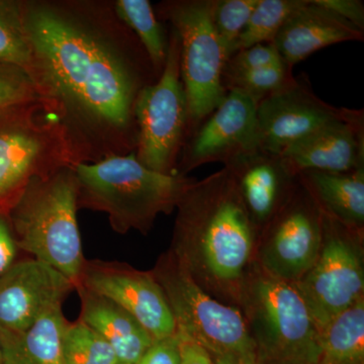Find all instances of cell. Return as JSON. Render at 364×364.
<instances>
[{"label":"cell","instance_id":"cell-1","mask_svg":"<svg viewBox=\"0 0 364 364\" xmlns=\"http://www.w3.org/2000/svg\"><path fill=\"white\" fill-rule=\"evenodd\" d=\"M41 97L80 163L135 152L136 98L158 79L107 0H21Z\"/></svg>","mask_w":364,"mask_h":364},{"label":"cell","instance_id":"cell-2","mask_svg":"<svg viewBox=\"0 0 364 364\" xmlns=\"http://www.w3.org/2000/svg\"><path fill=\"white\" fill-rule=\"evenodd\" d=\"M172 252L191 277L239 289L255 238L252 218L229 166L189 183L177 205Z\"/></svg>","mask_w":364,"mask_h":364},{"label":"cell","instance_id":"cell-3","mask_svg":"<svg viewBox=\"0 0 364 364\" xmlns=\"http://www.w3.org/2000/svg\"><path fill=\"white\" fill-rule=\"evenodd\" d=\"M78 181V210L102 212L116 233H148L160 214L176 210L193 179L153 171L135 152L74 166Z\"/></svg>","mask_w":364,"mask_h":364},{"label":"cell","instance_id":"cell-4","mask_svg":"<svg viewBox=\"0 0 364 364\" xmlns=\"http://www.w3.org/2000/svg\"><path fill=\"white\" fill-rule=\"evenodd\" d=\"M74 167L33 179L7 215L18 250L44 261L77 286L85 257L77 221Z\"/></svg>","mask_w":364,"mask_h":364},{"label":"cell","instance_id":"cell-5","mask_svg":"<svg viewBox=\"0 0 364 364\" xmlns=\"http://www.w3.org/2000/svg\"><path fill=\"white\" fill-rule=\"evenodd\" d=\"M80 164L58 114L43 100L0 111V215L31 181Z\"/></svg>","mask_w":364,"mask_h":364},{"label":"cell","instance_id":"cell-6","mask_svg":"<svg viewBox=\"0 0 364 364\" xmlns=\"http://www.w3.org/2000/svg\"><path fill=\"white\" fill-rule=\"evenodd\" d=\"M258 364H320V330L294 282L265 272L241 289Z\"/></svg>","mask_w":364,"mask_h":364},{"label":"cell","instance_id":"cell-7","mask_svg":"<svg viewBox=\"0 0 364 364\" xmlns=\"http://www.w3.org/2000/svg\"><path fill=\"white\" fill-rule=\"evenodd\" d=\"M152 273L167 299L177 331L203 345L214 358L258 364L245 317L208 296L171 250L160 257Z\"/></svg>","mask_w":364,"mask_h":364},{"label":"cell","instance_id":"cell-8","mask_svg":"<svg viewBox=\"0 0 364 364\" xmlns=\"http://www.w3.org/2000/svg\"><path fill=\"white\" fill-rule=\"evenodd\" d=\"M215 0H167L158 4L181 41L182 83L188 102V138L221 104L227 90L223 72L227 55L213 21ZM186 138V139H188Z\"/></svg>","mask_w":364,"mask_h":364},{"label":"cell","instance_id":"cell-9","mask_svg":"<svg viewBox=\"0 0 364 364\" xmlns=\"http://www.w3.org/2000/svg\"><path fill=\"white\" fill-rule=\"evenodd\" d=\"M181 41L172 28L161 75L141 91L135 107L136 160L166 176L179 174V157L188 138V102L181 79Z\"/></svg>","mask_w":364,"mask_h":364},{"label":"cell","instance_id":"cell-10","mask_svg":"<svg viewBox=\"0 0 364 364\" xmlns=\"http://www.w3.org/2000/svg\"><path fill=\"white\" fill-rule=\"evenodd\" d=\"M353 231L358 230L322 210L320 255L313 267L294 282L318 330L364 298L363 262L352 240Z\"/></svg>","mask_w":364,"mask_h":364},{"label":"cell","instance_id":"cell-11","mask_svg":"<svg viewBox=\"0 0 364 364\" xmlns=\"http://www.w3.org/2000/svg\"><path fill=\"white\" fill-rule=\"evenodd\" d=\"M301 181V193L291 188L268 222L272 225L261 253L262 269L289 282H298L313 267L322 248V210Z\"/></svg>","mask_w":364,"mask_h":364},{"label":"cell","instance_id":"cell-12","mask_svg":"<svg viewBox=\"0 0 364 364\" xmlns=\"http://www.w3.org/2000/svg\"><path fill=\"white\" fill-rule=\"evenodd\" d=\"M257 102L245 93L228 90L221 104L186 139L179 158L178 173L212 162L225 166L259 151Z\"/></svg>","mask_w":364,"mask_h":364},{"label":"cell","instance_id":"cell-13","mask_svg":"<svg viewBox=\"0 0 364 364\" xmlns=\"http://www.w3.org/2000/svg\"><path fill=\"white\" fill-rule=\"evenodd\" d=\"M77 287H85L122 306L154 340L176 333L173 315L152 272H142L119 261L86 259Z\"/></svg>","mask_w":364,"mask_h":364},{"label":"cell","instance_id":"cell-14","mask_svg":"<svg viewBox=\"0 0 364 364\" xmlns=\"http://www.w3.org/2000/svg\"><path fill=\"white\" fill-rule=\"evenodd\" d=\"M345 112L344 107H333L321 100L305 75L294 76L257 104L259 149L279 156L291 144L325 124L343 119Z\"/></svg>","mask_w":364,"mask_h":364},{"label":"cell","instance_id":"cell-15","mask_svg":"<svg viewBox=\"0 0 364 364\" xmlns=\"http://www.w3.org/2000/svg\"><path fill=\"white\" fill-rule=\"evenodd\" d=\"M74 289L71 280L44 261L18 258L0 277V331L28 329L62 308Z\"/></svg>","mask_w":364,"mask_h":364},{"label":"cell","instance_id":"cell-16","mask_svg":"<svg viewBox=\"0 0 364 364\" xmlns=\"http://www.w3.org/2000/svg\"><path fill=\"white\" fill-rule=\"evenodd\" d=\"M363 111L346 109L343 119L321 127L279 155L291 176L306 171L342 173L364 167Z\"/></svg>","mask_w":364,"mask_h":364},{"label":"cell","instance_id":"cell-17","mask_svg":"<svg viewBox=\"0 0 364 364\" xmlns=\"http://www.w3.org/2000/svg\"><path fill=\"white\" fill-rule=\"evenodd\" d=\"M363 39V31L320 6L316 0H306L280 28L272 44L282 60L293 68L323 48Z\"/></svg>","mask_w":364,"mask_h":364},{"label":"cell","instance_id":"cell-18","mask_svg":"<svg viewBox=\"0 0 364 364\" xmlns=\"http://www.w3.org/2000/svg\"><path fill=\"white\" fill-rule=\"evenodd\" d=\"M227 166L236 176L254 224H267L286 200L296 177L287 172L279 156L260 150Z\"/></svg>","mask_w":364,"mask_h":364},{"label":"cell","instance_id":"cell-19","mask_svg":"<svg viewBox=\"0 0 364 364\" xmlns=\"http://www.w3.org/2000/svg\"><path fill=\"white\" fill-rule=\"evenodd\" d=\"M75 291L81 301L79 318L109 344L119 363H138L154 342L149 332L111 299L85 287Z\"/></svg>","mask_w":364,"mask_h":364},{"label":"cell","instance_id":"cell-20","mask_svg":"<svg viewBox=\"0 0 364 364\" xmlns=\"http://www.w3.org/2000/svg\"><path fill=\"white\" fill-rule=\"evenodd\" d=\"M299 176L323 212L351 229L363 227L364 167L342 173L306 171Z\"/></svg>","mask_w":364,"mask_h":364},{"label":"cell","instance_id":"cell-21","mask_svg":"<svg viewBox=\"0 0 364 364\" xmlns=\"http://www.w3.org/2000/svg\"><path fill=\"white\" fill-rule=\"evenodd\" d=\"M67 323L58 308L23 331H0L2 364H63L62 337Z\"/></svg>","mask_w":364,"mask_h":364},{"label":"cell","instance_id":"cell-22","mask_svg":"<svg viewBox=\"0 0 364 364\" xmlns=\"http://www.w3.org/2000/svg\"><path fill=\"white\" fill-rule=\"evenodd\" d=\"M320 364H364V298L320 330Z\"/></svg>","mask_w":364,"mask_h":364},{"label":"cell","instance_id":"cell-23","mask_svg":"<svg viewBox=\"0 0 364 364\" xmlns=\"http://www.w3.org/2000/svg\"><path fill=\"white\" fill-rule=\"evenodd\" d=\"M112 4L117 16L140 41L159 78L166 63L169 37L152 4L149 0H116Z\"/></svg>","mask_w":364,"mask_h":364},{"label":"cell","instance_id":"cell-24","mask_svg":"<svg viewBox=\"0 0 364 364\" xmlns=\"http://www.w3.org/2000/svg\"><path fill=\"white\" fill-rule=\"evenodd\" d=\"M0 64L18 67L37 86V65L23 28L21 0H0Z\"/></svg>","mask_w":364,"mask_h":364},{"label":"cell","instance_id":"cell-25","mask_svg":"<svg viewBox=\"0 0 364 364\" xmlns=\"http://www.w3.org/2000/svg\"><path fill=\"white\" fill-rule=\"evenodd\" d=\"M306 0H259L251 14L247 25L239 36L234 53L252 46L269 44L277 37L289 16Z\"/></svg>","mask_w":364,"mask_h":364},{"label":"cell","instance_id":"cell-26","mask_svg":"<svg viewBox=\"0 0 364 364\" xmlns=\"http://www.w3.org/2000/svg\"><path fill=\"white\" fill-rule=\"evenodd\" d=\"M63 364H119L109 344L78 318L67 323L62 337Z\"/></svg>","mask_w":364,"mask_h":364},{"label":"cell","instance_id":"cell-27","mask_svg":"<svg viewBox=\"0 0 364 364\" xmlns=\"http://www.w3.org/2000/svg\"><path fill=\"white\" fill-rule=\"evenodd\" d=\"M293 68L286 62L223 77L226 90H238L256 102L280 90L293 79Z\"/></svg>","mask_w":364,"mask_h":364},{"label":"cell","instance_id":"cell-28","mask_svg":"<svg viewBox=\"0 0 364 364\" xmlns=\"http://www.w3.org/2000/svg\"><path fill=\"white\" fill-rule=\"evenodd\" d=\"M259 0H215L213 21L227 58L234 54L239 36Z\"/></svg>","mask_w":364,"mask_h":364},{"label":"cell","instance_id":"cell-29","mask_svg":"<svg viewBox=\"0 0 364 364\" xmlns=\"http://www.w3.org/2000/svg\"><path fill=\"white\" fill-rule=\"evenodd\" d=\"M37 100L43 98L25 71L18 67L0 64V111Z\"/></svg>","mask_w":364,"mask_h":364},{"label":"cell","instance_id":"cell-30","mask_svg":"<svg viewBox=\"0 0 364 364\" xmlns=\"http://www.w3.org/2000/svg\"><path fill=\"white\" fill-rule=\"evenodd\" d=\"M282 62L284 61L272 43L252 46L246 49L239 50L227 60L223 77L275 65Z\"/></svg>","mask_w":364,"mask_h":364},{"label":"cell","instance_id":"cell-31","mask_svg":"<svg viewBox=\"0 0 364 364\" xmlns=\"http://www.w3.org/2000/svg\"><path fill=\"white\" fill-rule=\"evenodd\" d=\"M181 347L177 334L154 340L149 349L144 353L136 364H179Z\"/></svg>","mask_w":364,"mask_h":364},{"label":"cell","instance_id":"cell-32","mask_svg":"<svg viewBox=\"0 0 364 364\" xmlns=\"http://www.w3.org/2000/svg\"><path fill=\"white\" fill-rule=\"evenodd\" d=\"M360 31H364V4L360 0H316Z\"/></svg>","mask_w":364,"mask_h":364},{"label":"cell","instance_id":"cell-33","mask_svg":"<svg viewBox=\"0 0 364 364\" xmlns=\"http://www.w3.org/2000/svg\"><path fill=\"white\" fill-rule=\"evenodd\" d=\"M181 347V363L179 364H215L214 358L195 339L181 331H177Z\"/></svg>","mask_w":364,"mask_h":364},{"label":"cell","instance_id":"cell-34","mask_svg":"<svg viewBox=\"0 0 364 364\" xmlns=\"http://www.w3.org/2000/svg\"><path fill=\"white\" fill-rule=\"evenodd\" d=\"M18 252L9 219L0 215V277L18 259Z\"/></svg>","mask_w":364,"mask_h":364},{"label":"cell","instance_id":"cell-35","mask_svg":"<svg viewBox=\"0 0 364 364\" xmlns=\"http://www.w3.org/2000/svg\"><path fill=\"white\" fill-rule=\"evenodd\" d=\"M215 364H240L238 361L234 360L231 358H214Z\"/></svg>","mask_w":364,"mask_h":364},{"label":"cell","instance_id":"cell-36","mask_svg":"<svg viewBox=\"0 0 364 364\" xmlns=\"http://www.w3.org/2000/svg\"><path fill=\"white\" fill-rule=\"evenodd\" d=\"M0 364H2L1 348H0Z\"/></svg>","mask_w":364,"mask_h":364},{"label":"cell","instance_id":"cell-37","mask_svg":"<svg viewBox=\"0 0 364 364\" xmlns=\"http://www.w3.org/2000/svg\"><path fill=\"white\" fill-rule=\"evenodd\" d=\"M119 364H123V363H119Z\"/></svg>","mask_w":364,"mask_h":364}]
</instances>
